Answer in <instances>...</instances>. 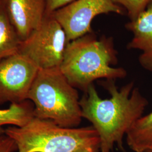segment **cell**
<instances>
[{"label": "cell", "instance_id": "cell-1", "mask_svg": "<svg viewBox=\"0 0 152 152\" xmlns=\"http://www.w3.org/2000/svg\"><path fill=\"white\" fill-rule=\"evenodd\" d=\"M114 80L102 83L110 95L103 99L94 84L84 93L80 104L82 118L89 121L98 132L100 140V152H111L114 145L124 151L123 139L142 117L148 104L131 82L118 90Z\"/></svg>", "mask_w": 152, "mask_h": 152}, {"label": "cell", "instance_id": "cell-2", "mask_svg": "<svg viewBox=\"0 0 152 152\" xmlns=\"http://www.w3.org/2000/svg\"><path fill=\"white\" fill-rule=\"evenodd\" d=\"M117 51L112 37L98 38L93 32L69 42L60 68L73 87L84 93L98 79L124 78V68L113 67L117 63Z\"/></svg>", "mask_w": 152, "mask_h": 152}, {"label": "cell", "instance_id": "cell-3", "mask_svg": "<svg viewBox=\"0 0 152 152\" xmlns=\"http://www.w3.org/2000/svg\"><path fill=\"white\" fill-rule=\"evenodd\" d=\"M4 134L15 142L18 152H100V137L92 126L63 127L34 117L23 127H7Z\"/></svg>", "mask_w": 152, "mask_h": 152}, {"label": "cell", "instance_id": "cell-4", "mask_svg": "<svg viewBox=\"0 0 152 152\" xmlns=\"http://www.w3.org/2000/svg\"><path fill=\"white\" fill-rule=\"evenodd\" d=\"M33 104L34 118L63 127H76L81 122L78 92L60 67L40 69L28 95Z\"/></svg>", "mask_w": 152, "mask_h": 152}, {"label": "cell", "instance_id": "cell-5", "mask_svg": "<svg viewBox=\"0 0 152 152\" xmlns=\"http://www.w3.org/2000/svg\"><path fill=\"white\" fill-rule=\"evenodd\" d=\"M68 43L65 31L52 15L23 41L19 53L27 56L39 69L60 67Z\"/></svg>", "mask_w": 152, "mask_h": 152}, {"label": "cell", "instance_id": "cell-6", "mask_svg": "<svg viewBox=\"0 0 152 152\" xmlns=\"http://www.w3.org/2000/svg\"><path fill=\"white\" fill-rule=\"evenodd\" d=\"M113 0H75L51 14L65 31L68 42L92 32L91 24L102 14H125Z\"/></svg>", "mask_w": 152, "mask_h": 152}, {"label": "cell", "instance_id": "cell-7", "mask_svg": "<svg viewBox=\"0 0 152 152\" xmlns=\"http://www.w3.org/2000/svg\"><path fill=\"white\" fill-rule=\"evenodd\" d=\"M39 68L18 53L0 61V104L21 103L28 95Z\"/></svg>", "mask_w": 152, "mask_h": 152}, {"label": "cell", "instance_id": "cell-8", "mask_svg": "<svg viewBox=\"0 0 152 152\" xmlns=\"http://www.w3.org/2000/svg\"><path fill=\"white\" fill-rule=\"evenodd\" d=\"M6 13L23 41L46 16V0H2Z\"/></svg>", "mask_w": 152, "mask_h": 152}, {"label": "cell", "instance_id": "cell-9", "mask_svg": "<svg viewBox=\"0 0 152 152\" xmlns=\"http://www.w3.org/2000/svg\"><path fill=\"white\" fill-rule=\"evenodd\" d=\"M125 27L133 34L127 48L142 51L139 61L143 68L152 72V4Z\"/></svg>", "mask_w": 152, "mask_h": 152}, {"label": "cell", "instance_id": "cell-10", "mask_svg": "<svg viewBox=\"0 0 152 152\" xmlns=\"http://www.w3.org/2000/svg\"><path fill=\"white\" fill-rule=\"evenodd\" d=\"M126 135L132 151L152 152V112L137 120Z\"/></svg>", "mask_w": 152, "mask_h": 152}, {"label": "cell", "instance_id": "cell-11", "mask_svg": "<svg viewBox=\"0 0 152 152\" xmlns=\"http://www.w3.org/2000/svg\"><path fill=\"white\" fill-rule=\"evenodd\" d=\"M22 42L0 0V61L19 53Z\"/></svg>", "mask_w": 152, "mask_h": 152}, {"label": "cell", "instance_id": "cell-12", "mask_svg": "<svg viewBox=\"0 0 152 152\" xmlns=\"http://www.w3.org/2000/svg\"><path fill=\"white\" fill-rule=\"evenodd\" d=\"M29 100L21 103L10 104L7 109H0V136L5 134L3 127L6 125L23 127L34 117L33 104Z\"/></svg>", "mask_w": 152, "mask_h": 152}, {"label": "cell", "instance_id": "cell-13", "mask_svg": "<svg viewBox=\"0 0 152 152\" xmlns=\"http://www.w3.org/2000/svg\"><path fill=\"white\" fill-rule=\"evenodd\" d=\"M127 12L130 20H134L152 4V0H113Z\"/></svg>", "mask_w": 152, "mask_h": 152}, {"label": "cell", "instance_id": "cell-14", "mask_svg": "<svg viewBox=\"0 0 152 152\" xmlns=\"http://www.w3.org/2000/svg\"><path fill=\"white\" fill-rule=\"evenodd\" d=\"M75 0H46V15H50L53 14L55 11L60 8L67 5Z\"/></svg>", "mask_w": 152, "mask_h": 152}, {"label": "cell", "instance_id": "cell-15", "mask_svg": "<svg viewBox=\"0 0 152 152\" xmlns=\"http://www.w3.org/2000/svg\"><path fill=\"white\" fill-rule=\"evenodd\" d=\"M17 150L16 144L6 135L0 136V152H13Z\"/></svg>", "mask_w": 152, "mask_h": 152}]
</instances>
